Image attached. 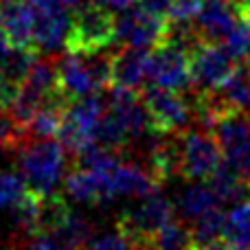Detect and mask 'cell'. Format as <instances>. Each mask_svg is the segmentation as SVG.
<instances>
[{"mask_svg":"<svg viewBox=\"0 0 250 250\" xmlns=\"http://www.w3.org/2000/svg\"><path fill=\"white\" fill-rule=\"evenodd\" d=\"M117 40V16L112 9L83 0L75 7L70 16L68 33H66V51L77 55H95V53L108 51Z\"/></svg>","mask_w":250,"mask_h":250,"instance_id":"1","label":"cell"},{"mask_svg":"<svg viewBox=\"0 0 250 250\" xmlns=\"http://www.w3.org/2000/svg\"><path fill=\"white\" fill-rule=\"evenodd\" d=\"M176 215V207L167 195L154 191L143 195L134 208H127L117 222V229L125 235L134 250H149L154 237L163 226H167Z\"/></svg>","mask_w":250,"mask_h":250,"instance_id":"2","label":"cell"},{"mask_svg":"<svg viewBox=\"0 0 250 250\" xmlns=\"http://www.w3.org/2000/svg\"><path fill=\"white\" fill-rule=\"evenodd\" d=\"M66 147L57 138H42L33 145H24L18 158L20 173L29 189L42 195L55 193V187L64 173Z\"/></svg>","mask_w":250,"mask_h":250,"instance_id":"3","label":"cell"},{"mask_svg":"<svg viewBox=\"0 0 250 250\" xmlns=\"http://www.w3.org/2000/svg\"><path fill=\"white\" fill-rule=\"evenodd\" d=\"M180 147V176L187 180H208L217 167L224 163L220 143L211 129L191 123L178 132Z\"/></svg>","mask_w":250,"mask_h":250,"instance_id":"4","label":"cell"},{"mask_svg":"<svg viewBox=\"0 0 250 250\" xmlns=\"http://www.w3.org/2000/svg\"><path fill=\"white\" fill-rule=\"evenodd\" d=\"M141 99L149 114V127L156 134H178L193 123L191 101L182 92L147 83L141 90Z\"/></svg>","mask_w":250,"mask_h":250,"instance_id":"5","label":"cell"},{"mask_svg":"<svg viewBox=\"0 0 250 250\" xmlns=\"http://www.w3.org/2000/svg\"><path fill=\"white\" fill-rule=\"evenodd\" d=\"M105 105L99 95H88L75 99L66 110L64 123L57 132V141L66 147L70 154H82L90 145L97 143V127L104 119Z\"/></svg>","mask_w":250,"mask_h":250,"instance_id":"6","label":"cell"},{"mask_svg":"<svg viewBox=\"0 0 250 250\" xmlns=\"http://www.w3.org/2000/svg\"><path fill=\"white\" fill-rule=\"evenodd\" d=\"M191 60V90L195 92H211L222 88L233 73L237 70L239 62L226 51L220 42L202 40L189 53Z\"/></svg>","mask_w":250,"mask_h":250,"instance_id":"7","label":"cell"},{"mask_svg":"<svg viewBox=\"0 0 250 250\" xmlns=\"http://www.w3.org/2000/svg\"><path fill=\"white\" fill-rule=\"evenodd\" d=\"M55 95H60L57 64H53L51 60H35L29 75L22 79L20 88H18L16 101L11 105V114L22 125H29L33 114Z\"/></svg>","mask_w":250,"mask_h":250,"instance_id":"8","label":"cell"},{"mask_svg":"<svg viewBox=\"0 0 250 250\" xmlns=\"http://www.w3.org/2000/svg\"><path fill=\"white\" fill-rule=\"evenodd\" d=\"M211 132L220 143L224 163L250 182V112L226 110L213 123Z\"/></svg>","mask_w":250,"mask_h":250,"instance_id":"9","label":"cell"},{"mask_svg":"<svg viewBox=\"0 0 250 250\" xmlns=\"http://www.w3.org/2000/svg\"><path fill=\"white\" fill-rule=\"evenodd\" d=\"M169 18L154 16L141 7H129L117 16V40L125 46L134 48H156L167 40Z\"/></svg>","mask_w":250,"mask_h":250,"instance_id":"10","label":"cell"},{"mask_svg":"<svg viewBox=\"0 0 250 250\" xmlns=\"http://www.w3.org/2000/svg\"><path fill=\"white\" fill-rule=\"evenodd\" d=\"M149 82L169 90H191V60L189 51L165 40L151 48L149 57Z\"/></svg>","mask_w":250,"mask_h":250,"instance_id":"11","label":"cell"},{"mask_svg":"<svg viewBox=\"0 0 250 250\" xmlns=\"http://www.w3.org/2000/svg\"><path fill=\"white\" fill-rule=\"evenodd\" d=\"M64 189L68 198L83 204H108L117 195L112 171H95L86 167H75L66 176Z\"/></svg>","mask_w":250,"mask_h":250,"instance_id":"12","label":"cell"},{"mask_svg":"<svg viewBox=\"0 0 250 250\" xmlns=\"http://www.w3.org/2000/svg\"><path fill=\"white\" fill-rule=\"evenodd\" d=\"M57 88L70 101L101 92L88 64V57L77 53H68L62 62H57Z\"/></svg>","mask_w":250,"mask_h":250,"instance_id":"13","label":"cell"},{"mask_svg":"<svg viewBox=\"0 0 250 250\" xmlns=\"http://www.w3.org/2000/svg\"><path fill=\"white\" fill-rule=\"evenodd\" d=\"M0 22L13 48L35 51V9L29 0H0Z\"/></svg>","mask_w":250,"mask_h":250,"instance_id":"14","label":"cell"},{"mask_svg":"<svg viewBox=\"0 0 250 250\" xmlns=\"http://www.w3.org/2000/svg\"><path fill=\"white\" fill-rule=\"evenodd\" d=\"M149 57L147 48L123 46L112 53V86L141 90L145 79H149ZM110 86V88H112Z\"/></svg>","mask_w":250,"mask_h":250,"instance_id":"15","label":"cell"},{"mask_svg":"<svg viewBox=\"0 0 250 250\" xmlns=\"http://www.w3.org/2000/svg\"><path fill=\"white\" fill-rule=\"evenodd\" d=\"M237 22L239 18L229 4V0H202V9L195 18V29L202 40L224 42Z\"/></svg>","mask_w":250,"mask_h":250,"instance_id":"16","label":"cell"},{"mask_svg":"<svg viewBox=\"0 0 250 250\" xmlns=\"http://www.w3.org/2000/svg\"><path fill=\"white\" fill-rule=\"evenodd\" d=\"M70 16L66 7L48 9V11H35V31L33 44L38 53H53L66 42Z\"/></svg>","mask_w":250,"mask_h":250,"instance_id":"17","label":"cell"},{"mask_svg":"<svg viewBox=\"0 0 250 250\" xmlns=\"http://www.w3.org/2000/svg\"><path fill=\"white\" fill-rule=\"evenodd\" d=\"M207 182L215 191L222 204H237L250 198V182L242 173L235 171L229 163H222Z\"/></svg>","mask_w":250,"mask_h":250,"instance_id":"18","label":"cell"},{"mask_svg":"<svg viewBox=\"0 0 250 250\" xmlns=\"http://www.w3.org/2000/svg\"><path fill=\"white\" fill-rule=\"evenodd\" d=\"M220 198L215 195V191L207 185H191L178 195V202H176V211L180 213V217L191 224L195 222L198 217H202L207 211H211L213 207H217Z\"/></svg>","mask_w":250,"mask_h":250,"instance_id":"19","label":"cell"},{"mask_svg":"<svg viewBox=\"0 0 250 250\" xmlns=\"http://www.w3.org/2000/svg\"><path fill=\"white\" fill-rule=\"evenodd\" d=\"M222 242L230 250H250V198L226 213Z\"/></svg>","mask_w":250,"mask_h":250,"instance_id":"20","label":"cell"},{"mask_svg":"<svg viewBox=\"0 0 250 250\" xmlns=\"http://www.w3.org/2000/svg\"><path fill=\"white\" fill-rule=\"evenodd\" d=\"M224 224H226V213L217 207H213L211 211H207L202 217H198L195 222H191V233L195 237V244L198 246H204V244H213L220 242L222 233H224Z\"/></svg>","mask_w":250,"mask_h":250,"instance_id":"21","label":"cell"},{"mask_svg":"<svg viewBox=\"0 0 250 250\" xmlns=\"http://www.w3.org/2000/svg\"><path fill=\"white\" fill-rule=\"evenodd\" d=\"M31 141L26 125H22L7 110H0V149H18Z\"/></svg>","mask_w":250,"mask_h":250,"instance_id":"22","label":"cell"},{"mask_svg":"<svg viewBox=\"0 0 250 250\" xmlns=\"http://www.w3.org/2000/svg\"><path fill=\"white\" fill-rule=\"evenodd\" d=\"M26 191L29 185L22 173L0 171V208H16Z\"/></svg>","mask_w":250,"mask_h":250,"instance_id":"23","label":"cell"},{"mask_svg":"<svg viewBox=\"0 0 250 250\" xmlns=\"http://www.w3.org/2000/svg\"><path fill=\"white\" fill-rule=\"evenodd\" d=\"M200 9H202V0H173L171 11H169V20L171 22H195Z\"/></svg>","mask_w":250,"mask_h":250,"instance_id":"24","label":"cell"},{"mask_svg":"<svg viewBox=\"0 0 250 250\" xmlns=\"http://www.w3.org/2000/svg\"><path fill=\"white\" fill-rule=\"evenodd\" d=\"M90 250H134L132 244L125 239V235L121 230H114V233H105L99 239L90 242Z\"/></svg>","mask_w":250,"mask_h":250,"instance_id":"25","label":"cell"},{"mask_svg":"<svg viewBox=\"0 0 250 250\" xmlns=\"http://www.w3.org/2000/svg\"><path fill=\"white\" fill-rule=\"evenodd\" d=\"M136 4L145 11L154 13V16H163L169 18V11H171L173 0H136Z\"/></svg>","mask_w":250,"mask_h":250,"instance_id":"26","label":"cell"},{"mask_svg":"<svg viewBox=\"0 0 250 250\" xmlns=\"http://www.w3.org/2000/svg\"><path fill=\"white\" fill-rule=\"evenodd\" d=\"M239 20H250V0H229Z\"/></svg>","mask_w":250,"mask_h":250,"instance_id":"27","label":"cell"},{"mask_svg":"<svg viewBox=\"0 0 250 250\" xmlns=\"http://www.w3.org/2000/svg\"><path fill=\"white\" fill-rule=\"evenodd\" d=\"M95 2H99V4H104V7L112 9L114 13H121V11H125V9L132 7L136 0H95Z\"/></svg>","mask_w":250,"mask_h":250,"instance_id":"28","label":"cell"},{"mask_svg":"<svg viewBox=\"0 0 250 250\" xmlns=\"http://www.w3.org/2000/svg\"><path fill=\"white\" fill-rule=\"evenodd\" d=\"M33 4L35 11H48V9H60V7H66L62 0H29ZM68 9V7H66Z\"/></svg>","mask_w":250,"mask_h":250,"instance_id":"29","label":"cell"},{"mask_svg":"<svg viewBox=\"0 0 250 250\" xmlns=\"http://www.w3.org/2000/svg\"><path fill=\"white\" fill-rule=\"evenodd\" d=\"M9 48H11V44H9V38H7V33H4V29H2V22H0V57H2Z\"/></svg>","mask_w":250,"mask_h":250,"instance_id":"30","label":"cell"},{"mask_svg":"<svg viewBox=\"0 0 250 250\" xmlns=\"http://www.w3.org/2000/svg\"><path fill=\"white\" fill-rule=\"evenodd\" d=\"M195 250H230L224 242H213V244H204V246H195Z\"/></svg>","mask_w":250,"mask_h":250,"instance_id":"31","label":"cell"},{"mask_svg":"<svg viewBox=\"0 0 250 250\" xmlns=\"http://www.w3.org/2000/svg\"><path fill=\"white\" fill-rule=\"evenodd\" d=\"M62 2H64L68 9H75V7H79V4H82L83 0H62Z\"/></svg>","mask_w":250,"mask_h":250,"instance_id":"32","label":"cell"}]
</instances>
